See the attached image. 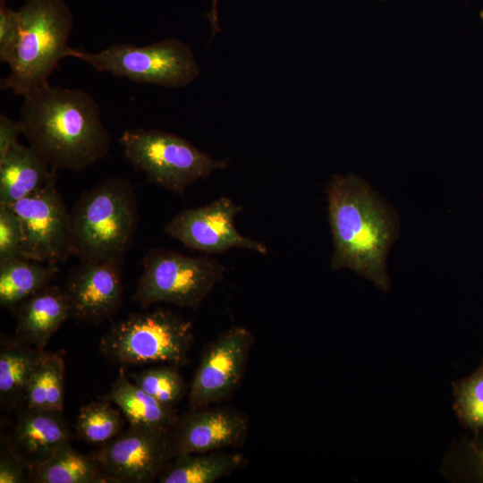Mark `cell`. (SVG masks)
<instances>
[{"label": "cell", "instance_id": "obj_7", "mask_svg": "<svg viewBox=\"0 0 483 483\" xmlns=\"http://www.w3.org/2000/svg\"><path fill=\"white\" fill-rule=\"evenodd\" d=\"M66 56L80 59L97 72L172 89L186 86L199 74L191 47L176 38L146 46L117 43L98 52L69 47Z\"/></svg>", "mask_w": 483, "mask_h": 483}, {"label": "cell", "instance_id": "obj_32", "mask_svg": "<svg viewBox=\"0 0 483 483\" xmlns=\"http://www.w3.org/2000/svg\"><path fill=\"white\" fill-rule=\"evenodd\" d=\"M473 452L478 461L479 471L483 475V436L480 438H477L473 444Z\"/></svg>", "mask_w": 483, "mask_h": 483}, {"label": "cell", "instance_id": "obj_33", "mask_svg": "<svg viewBox=\"0 0 483 483\" xmlns=\"http://www.w3.org/2000/svg\"><path fill=\"white\" fill-rule=\"evenodd\" d=\"M479 17H480L481 21H483V10L480 12Z\"/></svg>", "mask_w": 483, "mask_h": 483}, {"label": "cell", "instance_id": "obj_6", "mask_svg": "<svg viewBox=\"0 0 483 483\" xmlns=\"http://www.w3.org/2000/svg\"><path fill=\"white\" fill-rule=\"evenodd\" d=\"M119 143L135 170L150 182L178 194L215 170L228 166L225 160L214 159L187 140L162 130L129 129L122 133Z\"/></svg>", "mask_w": 483, "mask_h": 483}, {"label": "cell", "instance_id": "obj_29", "mask_svg": "<svg viewBox=\"0 0 483 483\" xmlns=\"http://www.w3.org/2000/svg\"><path fill=\"white\" fill-rule=\"evenodd\" d=\"M29 481V467L15 453L6 436H1L0 483Z\"/></svg>", "mask_w": 483, "mask_h": 483}, {"label": "cell", "instance_id": "obj_21", "mask_svg": "<svg viewBox=\"0 0 483 483\" xmlns=\"http://www.w3.org/2000/svg\"><path fill=\"white\" fill-rule=\"evenodd\" d=\"M58 271L57 265L22 257L0 261V305L13 310L50 285Z\"/></svg>", "mask_w": 483, "mask_h": 483}, {"label": "cell", "instance_id": "obj_28", "mask_svg": "<svg viewBox=\"0 0 483 483\" xmlns=\"http://www.w3.org/2000/svg\"><path fill=\"white\" fill-rule=\"evenodd\" d=\"M20 39L19 11L0 4V62L9 64Z\"/></svg>", "mask_w": 483, "mask_h": 483}, {"label": "cell", "instance_id": "obj_27", "mask_svg": "<svg viewBox=\"0 0 483 483\" xmlns=\"http://www.w3.org/2000/svg\"><path fill=\"white\" fill-rule=\"evenodd\" d=\"M22 241L20 217L11 206L0 204V261L21 257Z\"/></svg>", "mask_w": 483, "mask_h": 483}, {"label": "cell", "instance_id": "obj_15", "mask_svg": "<svg viewBox=\"0 0 483 483\" xmlns=\"http://www.w3.org/2000/svg\"><path fill=\"white\" fill-rule=\"evenodd\" d=\"M15 453L28 466L51 457L60 447L70 443L71 431L64 411L19 408L13 430L8 437Z\"/></svg>", "mask_w": 483, "mask_h": 483}, {"label": "cell", "instance_id": "obj_13", "mask_svg": "<svg viewBox=\"0 0 483 483\" xmlns=\"http://www.w3.org/2000/svg\"><path fill=\"white\" fill-rule=\"evenodd\" d=\"M63 291L71 318L94 326L111 321L123 304L122 264L80 261L69 270Z\"/></svg>", "mask_w": 483, "mask_h": 483}, {"label": "cell", "instance_id": "obj_25", "mask_svg": "<svg viewBox=\"0 0 483 483\" xmlns=\"http://www.w3.org/2000/svg\"><path fill=\"white\" fill-rule=\"evenodd\" d=\"M132 381L162 404L174 408L186 393V383L177 366L146 369L130 374Z\"/></svg>", "mask_w": 483, "mask_h": 483}, {"label": "cell", "instance_id": "obj_3", "mask_svg": "<svg viewBox=\"0 0 483 483\" xmlns=\"http://www.w3.org/2000/svg\"><path fill=\"white\" fill-rule=\"evenodd\" d=\"M70 213L72 256L123 263L139 224L137 198L128 179L103 180L82 192Z\"/></svg>", "mask_w": 483, "mask_h": 483}, {"label": "cell", "instance_id": "obj_31", "mask_svg": "<svg viewBox=\"0 0 483 483\" xmlns=\"http://www.w3.org/2000/svg\"><path fill=\"white\" fill-rule=\"evenodd\" d=\"M211 2H212V6H211V10L208 13V17L209 19L210 25L212 27L213 35H215L216 32L220 31L218 15H217L218 0H211Z\"/></svg>", "mask_w": 483, "mask_h": 483}, {"label": "cell", "instance_id": "obj_18", "mask_svg": "<svg viewBox=\"0 0 483 483\" xmlns=\"http://www.w3.org/2000/svg\"><path fill=\"white\" fill-rule=\"evenodd\" d=\"M55 175L31 147L18 143L0 159V204L36 193Z\"/></svg>", "mask_w": 483, "mask_h": 483}, {"label": "cell", "instance_id": "obj_22", "mask_svg": "<svg viewBox=\"0 0 483 483\" xmlns=\"http://www.w3.org/2000/svg\"><path fill=\"white\" fill-rule=\"evenodd\" d=\"M245 463L239 453L212 451L174 456L157 479L159 483H213Z\"/></svg>", "mask_w": 483, "mask_h": 483}, {"label": "cell", "instance_id": "obj_12", "mask_svg": "<svg viewBox=\"0 0 483 483\" xmlns=\"http://www.w3.org/2000/svg\"><path fill=\"white\" fill-rule=\"evenodd\" d=\"M242 210V205L223 196L206 206L181 211L165 225L164 231L185 247L208 255L233 248L266 255L268 248L263 242L237 231L234 220Z\"/></svg>", "mask_w": 483, "mask_h": 483}, {"label": "cell", "instance_id": "obj_14", "mask_svg": "<svg viewBox=\"0 0 483 483\" xmlns=\"http://www.w3.org/2000/svg\"><path fill=\"white\" fill-rule=\"evenodd\" d=\"M248 432L247 417L235 409L209 405L189 410L172 431L174 456L238 447Z\"/></svg>", "mask_w": 483, "mask_h": 483}, {"label": "cell", "instance_id": "obj_16", "mask_svg": "<svg viewBox=\"0 0 483 483\" xmlns=\"http://www.w3.org/2000/svg\"><path fill=\"white\" fill-rule=\"evenodd\" d=\"M16 318L15 335L45 350L50 338L71 318L63 288L48 285L12 310Z\"/></svg>", "mask_w": 483, "mask_h": 483}, {"label": "cell", "instance_id": "obj_11", "mask_svg": "<svg viewBox=\"0 0 483 483\" xmlns=\"http://www.w3.org/2000/svg\"><path fill=\"white\" fill-rule=\"evenodd\" d=\"M91 454L115 483H149L174 458L172 432L129 425Z\"/></svg>", "mask_w": 483, "mask_h": 483}, {"label": "cell", "instance_id": "obj_1", "mask_svg": "<svg viewBox=\"0 0 483 483\" xmlns=\"http://www.w3.org/2000/svg\"><path fill=\"white\" fill-rule=\"evenodd\" d=\"M19 122L30 147L55 172L83 171L111 148L98 103L80 89L40 86L23 96Z\"/></svg>", "mask_w": 483, "mask_h": 483}, {"label": "cell", "instance_id": "obj_8", "mask_svg": "<svg viewBox=\"0 0 483 483\" xmlns=\"http://www.w3.org/2000/svg\"><path fill=\"white\" fill-rule=\"evenodd\" d=\"M141 264L132 300L145 308L166 302L196 309L225 273V266L208 254L191 257L160 248L150 249Z\"/></svg>", "mask_w": 483, "mask_h": 483}, {"label": "cell", "instance_id": "obj_17", "mask_svg": "<svg viewBox=\"0 0 483 483\" xmlns=\"http://www.w3.org/2000/svg\"><path fill=\"white\" fill-rule=\"evenodd\" d=\"M45 352V350L30 345L16 335H1V410L9 411L23 406L29 383Z\"/></svg>", "mask_w": 483, "mask_h": 483}, {"label": "cell", "instance_id": "obj_26", "mask_svg": "<svg viewBox=\"0 0 483 483\" xmlns=\"http://www.w3.org/2000/svg\"><path fill=\"white\" fill-rule=\"evenodd\" d=\"M453 410L467 428L479 433L483 429V360L469 377L453 383Z\"/></svg>", "mask_w": 483, "mask_h": 483}, {"label": "cell", "instance_id": "obj_5", "mask_svg": "<svg viewBox=\"0 0 483 483\" xmlns=\"http://www.w3.org/2000/svg\"><path fill=\"white\" fill-rule=\"evenodd\" d=\"M192 323L171 310L138 312L114 323L98 350L110 362L127 367L149 363L182 365L193 342Z\"/></svg>", "mask_w": 483, "mask_h": 483}, {"label": "cell", "instance_id": "obj_23", "mask_svg": "<svg viewBox=\"0 0 483 483\" xmlns=\"http://www.w3.org/2000/svg\"><path fill=\"white\" fill-rule=\"evenodd\" d=\"M65 363L62 352H45L25 395L29 408L64 411Z\"/></svg>", "mask_w": 483, "mask_h": 483}, {"label": "cell", "instance_id": "obj_20", "mask_svg": "<svg viewBox=\"0 0 483 483\" xmlns=\"http://www.w3.org/2000/svg\"><path fill=\"white\" fill-rule=\"evenodd\" d=\"M29 481L35 483H115L92 454H84L70 443L47 460L29 467Z\"/></svg>", "mask_w": 483, "mask_h": 483}, {"label": "cell", "instance_id": "obj_2", "mask_svg": "<svg viewBox=\"0 0 483 483\" xmlns=\"http://www.w3.org/2000/svg\"><path fill=\"white\" fill-rule=\"evenodd\" d=\"M326 193L334 244L331 267L349 269L387 292L386 258L400 231L397 212L353 174H335Z\"/></svg>", "mask_w": 483, "mask_h": 483}, {"label": "cell", "instance_id": "obj_4", "mask_svg": "<svg viewBox=\"0 0 483 483\" xmlns=\"http://www.w3.org/2000/svg\"><path fill=\"white\" fill-rule=\"evenodd\" d=\"M19 18L20 39L0 88L23 97L47 83L67 57L72 15L64 0H27Z\"/></svg>", "mask_w": 483, "mask_h": 483}, {"label": "cell", "instance_id": "obj_10", "mask_svg": "<svg viewBox=\"0 0 483 483\" xmlns=\"http://www.w3.org/2000/svg\"><path fill=\"white\" fill-rule=\"evenodd\" d=\"M253 343L248 328L235 326L206 346L190 386L189 410L209 406L233 394L244 375Z\"/></svg>", "mask_w": 483, "mask_h": 483}, {"label": "cell", "instance_id": "obj_24", "mask_svg": "<svg viewBox=\"0 0 483 483\" xmlns=\"http://www.w3.org/2000/svg\"><path fill=\"white\" fill-rule=\"evenodd\" d=\"M123 424L120 411L109 402L94 401L80 408L75 429L80 440L101 446L121 434Z\"/></svg>", "mask_w": 483, "mask_h": 483}, {"label": "cell", "instance_id": "obj_30", "mask_svg": "<svg viewBox=\"0 0 483 483\" xmlns=\"http://www.w3.org/2000/svg\"><path fill=\"white\" fill-rule=\"evenodd\" d=\"M22 130L19 120L14 121L7 115L0 114V159L19 143Z\"/></svg>", "mask_w": 483, "mask_h": 483}, {"label": "cell", "instance_id": "obj_19", "mask_svg": "<svg viewBox=\"0 0 483 483\" xmlns=\"http://www.w3.org/2000/svg\"><path fill=\"white\" fill-rule=\"evenodd\" d=\"M108 398L132 427L172 432L180 417L175 408L162 404L131 381L123 369L111 386Z\"/></svg>", "mask_w": 483, "mask_h": 483}, {"label": "cell", "instance_id": "obj_9", "mask_svg": "<svg viewBox=\"0 0 483 483\" xmlns=\"http://www.w3.org/2000/svg\"><path fill=\"white\" fill-rule=\"evenodd\" d=\"M21 219L22 258L57 265L72 256L71 213L56 188V175L40 191L9 205Z\"/></svg>", "mask_w": 483, "mask_h": 483}]
</instances>
